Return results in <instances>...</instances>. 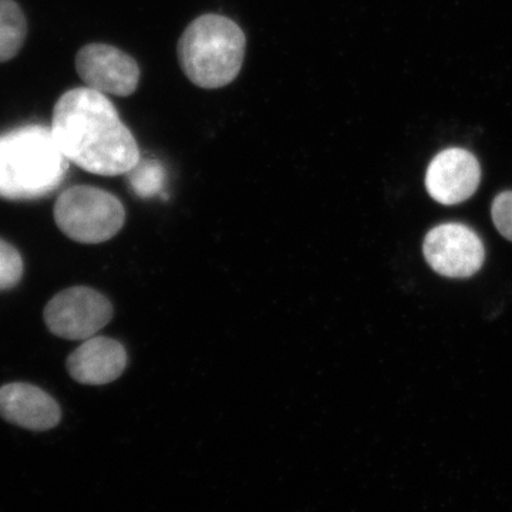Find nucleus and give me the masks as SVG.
<instances>
[{"mask_svg": "<svg viewBox=\"0 0 512 512\" xmlns=\"http://www.w3.org/2000/svg\"><path fill=\"white\" fill-rule=\"evenodd\" d=\"M128 363L127 350L119 342L106 336L84 340L67 357V372L77 383L103 386L119 379Z\"/></svg>", "mask_w": 512, "mask_h": 512, "instance_id": "9", "label": "nucleus"}, {"mask_svg": "<svg viewBox=\"0 0 512 512\" xmlns=\"http://www.w3.org/2000/svg\"><path fill=\"white\" fill-rule=\"evenodd\" d=\"M113 315V305L103 293L87 286H73L50 299L45 323L59 338L84 342L109 325Z\"/></svg>", "mask_w": 512, "mask_h": 512, "instance_id": "5", "label": "nucleus"}, {"mask_svg": "<svg viewBox=\"0 0 512 512\" xmlns=\"http://www.w3.org/2000/svg\"><path fill=\"white\" fill-rule=\"evenodd\" d=\"M478 160L463 148H448L431 160L426 173V188L434 201L456 205L467 201L480 185Z\"/></svg>", "mask_w": 512, "mask_h": 512, "instance_id": "8", "label": "nucleus"}, {"mask_svg": "<svg viewBox=\"0 0 512 512\" xmlns=\"http://www.w3.org/2000/svg\"><path fill=\"white\" fill-rule=\"evenodd\" d=\"M77 73L90 89L127 97L140 83V67L123 50L103 43L84 46L76 57Z\"/></svg>", "mask_w": 512, "mask_h": 512, "instance_id": "7", "label": "nucleus"}, {"mask_svg": "<svg viewBox=\"0 0 512 512\" xmlns=\"http://www.w3.org/2000/svg\"><path fill=\"white\" fill-rule=\"evenodd\" d=\"M424 258L437 274L468 278L484 264L483 241L463 224H443L431 229L423 244Z\"/></svg>", "mask_w": 512, "mask_h": 512, "instance_id": "6", "label": "nucleus"}, {"mask_svg": "<svg viewBox=\"0 0 512 512\" xmlns=\"http://www.w3.org/2000/svg\"><path fill=\"white\" fill-rule=\"evenodd\" d=\"M55 222L73 241L101 244L119 234L126 222V210L116 195L89 185H76L57 198Z\"/></svg>", "mask_w": 512, "mask_h": 512, "instance_id": "4", "label": "nucleus"}, {"mask_svg": "<svg viewBox=\"0 0 512 512\" xmlns=\"http://www.w3.org/2000/svg\"><path fill=\"white\" fill-rule=\"evenodd\" d=\"M128 181L136 195L141 198H151L160 195L165 184L163 165L156 160L140 161L127 173Z\"/></svg>", "mask_w": 512, "mask_h": 512, "instance_id": "12", "label": "nucleus"}, {"mask_svg": "<svg viewBox=\"0 0 512 512\" xmlns=\"http://www.w3.org/2000/svg\"><path fill=\"white\" fill-rule=\"evenodd\" d=\"M491 215L498 232L512 241V191L501 192L495 197Z\"/></svg>", "mask_w": 512, "mask_h": 512, "instance_id": "14", "label": "nucleus"}, {"mask_svg": "<svg viewBox=\"0 0 512 512\" xmlns=\"http://www.w3.org/2000/svg\"><path fill=\"white\" fill-rule=\"evenodd\" d=\"M28 33L25 15L15 0H0V63L18 55Z\"/></svg>", "mask_w": 512, "mask_h": 512, "instance_id": "11", "label": "nucleus"}, {"mask_svg": "<svg viewBox=\"0 0 512 512\" xmlns=\"http://www.w3.org/2000/svg\"><path fill=\"white\" fill-rule=\"evenodd\" d=\"M0 417L10 424L33 431L53 429L62 419V410L52 396L29 383L0 387Z\"/></svg>", "mask_w": 512, "mask_h": 512, "instance_id": "10", "label": "nucleus"}, {"mask_svg": "<svg viewBox=\"0 0 512 512\" xmlns=\"http://www.w3.org/2000/svg\"><path fill=\"white\" fill-rule=\"evenodd\" d=\"M52 134L63 156L87 173L127 174L141 158L136 138L113 103L87 86L57 101Z\"/></svg>", "mask_w": 512, "mask_h": 512, "instance_id": "1", "label": "nucleus"}, {"mask_svg": "<svg viewBox=\"0 0 512 512\" xmlns=\"http://www.w3.org/2000/svg\"><path fill=\"white\" fill-rule=\"evenodd\" d=\"M177 50L181 69L192 84L201 89H221L241 73L247 36L234 20L207 13L187 26Z\"/></svg>", "mask_w": 512, "mask_h": 512, "instance_id": "3", "label": "nucleus"}, {"mask_svg": "<svg viewBox=\"0 0 512 512\" xmlns=\"http://www.w3.org/2000/svg\"><path fill=\"white\" fill-rule=\"evenodd\" d=\"M69 170L52 128L26 126L0 136V198L33 201L53 194Z\"/></svg>", "mask_w": 512, "mask_h": 512, "instance_id": "2", "label": "nucleus"}, {"mask_svg": "<svg viewBox=\"0 0 512 512\" xmlns=\"http://www.w3.org/2000/svg\"><path fill=\"white\" fill-rule=\"evenodd\" d=\"M23 259L18 249L0 239V291H9L23 276Z\"/></svg>", "mask_w": 512, "mask_h": 512, "instance_id": "13", "label": "nucleus"}]
</instances>
